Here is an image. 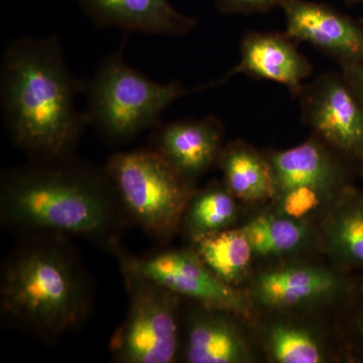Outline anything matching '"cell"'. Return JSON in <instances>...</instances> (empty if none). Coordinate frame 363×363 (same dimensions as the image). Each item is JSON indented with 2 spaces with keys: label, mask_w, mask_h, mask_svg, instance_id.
Wrapping results in <instances>:
<instances>
[{
  "label": "cell",
  "mask_w": 363,
  "mask_h": 363,
  "mask_svg": "<svg viewBox=\"0 0 363 363\" xmlns=\"http://www.w3.org/2000/svg\"><path fill=\"white\" fill-rule=\"evenodd\" d=\"M121 267L130 307L111 341L114 358L123 363L175 362L180 347L182 298L133 267Z\"/></svg>",
  "instance_id": "cell-6"
},
{
  "label": "cell",
  "mask_w": 363,
  "mask_h": 363,
  "mask_svg": "<svg viewBox=\"0 0 363 363\" xmlns=\"http://www.w3.org/2000/svg\"><path fill=\"white\" fill-rule=\"evenodd\" d=\"M336 204L325 221V242L337 259L363 267V193L348 188Z\"/></svg>",
  "instance_id": "cell-17"
},
{
  "label": "cell",
  "mask_w": 363,
  "mask_h": 363,
  "mask_svg": "<svg viewBox=\"0 0 363 363\" xmlns=\"http://www.w3.org/2000/svg\"><path fill=\"white\" fill-rule=\"evenodd\" d=\"M267 348L279 363H320L324 351L312 333L302 327L276 324L267 333Z\"/></svg>",
  "instance_id": "cell-20"
},
{
  "label": "cell",
  "mask_w": 363,
  "mask_h": 363,
  "mask_svg": "<svg viewBox=\"0 0 363 363\" xmlns=\"http://www.w3.org/2000/svg\"><path fill=\"white\" fill-rule=\"evenodd\" d=\"M65 238L30 235L2 267V317L38 337L75 330L90 312L89 281Z\"/></svg>",
  "instance_id": "cell-3"
},
{
  "label": "cell",
  "mask_w": 363,
  "mask_h": 363,
  "mask_svg": "<svg viewBox=\"0 0 363 363\" xmlns=\"http://www.w3.org/2000/svg\"><path fill=\"white\" fill-rule=\"evenodd\" d=\"M95 26L150 35H183L198 26L168 0H77Z\"/></svg>",
  "instance_id": "cell-13"
},
{
  "label": "cell",
  "mask_w": 363,
  "mask_h": 363,
  "mask_svg": "<svg viewBox=\"0 0 363 363\" xmlns=\"http://www.w3.org/2000/svg\"><path fill=\"white\" fill-rule=\"evenodd\" d=\"M86 116L98 133L121 142L157 126L162 112L192 92L180 82L160 84L126 63L123 49L107 57L85 83Z\"/></svg>",
  "instance_id": "cell-4"
},
{
  "label": "cell",
  "mask_w": 363,
  "mask_h": 363,
  "mask_svg": "<svg viewBox=\"0 0 363 363\" xmlns=\"http://www.w3.org/2000/svg\"><path fill=\"white\" fill-rule=\"evenodd\" d=\"M347 285L333 272L311 266H292L264 272L255 279L252 298L269 309L303 307L337 297Z\"/></svg>",
  "instance_id": "cell-14"
},
{
  "label": "cell",
  "mask_w": 363,
  "mask_h": 363,
  "mask_svg": "<svg viewBox=\"0 0 363 363\" xmlns=\"http://www.w3.org/2000/svg\"><path fill=\"white\" fill-rule=\"evenodd\" d=\"M267 157L276 195L288 189L306 186L340 197L350 188L347 169L341 161L343 157L316 136L291 149L272 152Z\"/></svg>",
  "instance_id": "cell-11"
},
{
  "label": "cell",
  "mask_w": 363,
  "mask_h": 363,
  "mask_svg": "<svg viewBox=\"0 0 363 363\" xmlns=\"http://www.w3.org/2000/svg\"><path fill=\"white\" fill-rule=\"evenodd\" d=\"M297 98L313 135L363 169V104L343 74L317 76Z\"/></svg>",
  "instance_id": "cell-7"
},
{
  "label": "cell",
  "mask_w": 363,
  "mask_h": 363,
  "mask_svg": "<svg viewBox=\"0 0 363 363\" xmlns=\"http://www.w3.org/2000/svg\"><path fill=\"white\" fill-rule=\"evenodd\" d=\"M195 245L202 262L227 285L235 286L247 277L253 250L245 226L226 229Z\"/></svg>",
  "instance_id": "cell-18"
},
{
  "label": "cell",
  "mask_w": 363,
  "mask_h": 363,
  "mask_svg": "<svg viewBox=\"0 0 363 363\" xmlns=\"http://www.w3.org/2000/svg\"><path fill=\"white\" fill-rule=\"evenodd\" d=\"M123 213L157 240H167L182 221L194 194L155 149L112 155L104 166Z\"/></svg>",
  "instance_id": "cell-5"
},
{
  "label": "cell",
  "mask_w": 363,
  "mask_h": 363,
  "mask_svg": "<svg viewBox=\"0 0 363 363\" xmlns=\"http://www.w3.org/2000/svg\"><path fill=\"white\" fill-rule=\"evenodd\" d=\"M223 135V124L215 116L174 121L159 126L154 149L193 184L218 160Z\"/></svg>",
  "instance_id": "cell-12"
},
{
  "label": "cell",
  "mask_w": 363,
  "mask_h": 363,
  "mask_svg": "<svg viewBox=\"0 0 363 363\" xmlns=\"http://www.w3.org/2000/svg\"><path fill=\"white\" fill-rule=\"evenodd\" d=\"M345 1L350 2V4H363V0H345Z\"/></svg>",
  "instance_id": "cell-26"
},
{
  "label": "cell",
  "mask_w": 363,
  "mask_h": 363,
  "mask_svg": "<svg viewBox=\"0 0 363 363\" xmlns=\"http://www.w3.org/2000/svg\"><path fill=\"white\" fill-rule=\"evenodd\" d=\"M341 73L363 104V61L341 68Z\"/></svg>",
  "instance_id": "cell-24"
},
{
  "label": "cell",
  "mask_w": 363,
  "mask_h": 363,
  "mask_svg": "<svg viewBox=\"0 0 363 363\" xmlns=\"http://www.w3.org/2000/svg\"><path fill=\"white\" fill-rule=\"evenodd\" d=\"M118 253L121 264L133 267L179 297L235 315L250 313L247 296L217 278L195 250H164L143 257Z\"/></svg>",
  "instance_id": "cell-8"
},
{
  "label": "cell",
  "mask_w": 363,
  "mask_h": 363,
  "mask_svg": "<svg viewBox=\"0 0 363 363\" xmlns=\"http://www.w3.org/2000/svg\"><path fill=\"white\" fill-rule=\"evenodd\" d=\"M274 198L278 199L279 214L301 221L316 212L327 202L339 199L338 196L322 189L306 186L288 189L277 194Z\"/></svg>",
  "instance_id": "cell-22"
},
{
  "label": "cell",
  "mask_w": 363,
  "mask_h": 363,
  "mask_svg": "<svg viewBox=\"0 0 363 363\" xmlns=\"http://www.w3.org/2000/svg\"><path fill=\"white\" fill-rule=\"evenodd\" d=\"M217 162L223 174L224 185L236 199L262 202L276 196L269 157L250 145L230 143L221 150Z\"/></svg>",
  "instance_id": "cell-16"
},
{
  "label": "cell",
  "mask_w": 363,
  "mask_h": 363,
  "mask_svg": "<svg viewBox=\"0 0 363 363\" xmlns=\"http://www.w3.org/2000/svg\"><path fill=\"white\" fill-rule=\"evenodd\" d=\"M240 59L222 77L196 89L205 91L225 84L235 75L272 81L288 88L297 98L311 77L313 65L286 33L247 32L240 40Z\"/></svg>",
  "instance_id": "cell-10"
},
{
  "label": "cell",
  "mask_w": 363,
  "mask_h": 363,
  "mask_svg": "<svg viewBox=\"0 0 363 363\" xmlns=\"http://www.w3.org/2000/svg\"><path fill=\"white\" fill-rule=\"evenodd\" d=\"M264 225V245L260 250L262 257L283 255L296 252L305 245L309 236L303 221L296 220L283 214L259 216Z\"/></svg>",
  "instance_id": "cell-21"
},
{
  "label": "cell",
  "mask_w": 363,
  "mask_h": 363,
  "mask_svg": "<svg viewBox=\"0 0 363 363\" xmlns=\"http://www.w3.org/2000/svg\"><path fill=\"white\" fill-rule=\"evenodd\" d=\"M285 33L312 45L341 68L363 61V26L337 9L308 0H283Z\"/></svg>",
  "instance_id": "cell-9"
},
{
  "label": "cell",
  "mask_w": 363,
  "mask_h": 363,
  "mask_svg": "<svg viewBox=\"0 0 363 363\" xmlns=\"http://www.w3.org/2000/svg\"><path fill=\"white\" fill-rule=\"evenodd\" d=\"M123 212L104 169L72 156L33 159L1 179L2 222L30 235L111 243Z\"/></svg>",
  "instance_id": "cell-2"
},
{
  "label": "cell",
  "mask_w": 363,
  "mask_h": 363,
  "mask_svg": "<svg viewBox=\"0 0 363 363\" xmlns=\"http://www.w3.org/2000/svg\"><path fill=\"white\" fill-rule=\"evenodd\" d=\"M85 91L67 66L54 35L18 38L6 45L0 68V102L14 145L33 159L72 156L86 124L76 98Z\"/></svg>",
  "instance_id": "cell-1"
},
{
  "label": "cell",
  "mask_w": 363,
  "mask_h": 363,
  "mask_svg": "<svg viewBox=\"0 0 363 363\" xmlns=\"http://www.w3.org/2000/svg\"><path fill=\"white\" fill-rule=\"evenodd\" d=\"M283 0H214L221 14L264 13L281 6Z\"/></svg>",
  "instance_id": "cell-23"
},
{
  "label": "cell",
  "mask_w": 363,
  "mask_h": 363,
  "mask_svg": "<svg viewBox=\"0 0 363 363\" xmlns=\"http://www.w3.org/2000/svg\"><path fill=\"white\" fill-rule=\"evenodd\" d=\"M355 329H357L358 337L362 339L363 342V309L360 311L359 314H358Z\"/></svg>",
  "instance_id": "cell-25"
},
{
  "label": "cell",
  "mask_w": 363,
  "mask_h": 363,
  "mask_svg": "<svg viewBox=\"0 0 363 363\" xmlns=\"http://www.w3.org/2000/svg\"><path fill=\"white\" fill-rule=\"evenodd\" d=\"M235 199L225 185L217 184L193 194L184 213L191 240L197 242L229 229L238 217Z\"/></svg>",
  "instance_id": "cell-19"
},
{
  "label": "cell",
  "mask_w": 363,
  "mask_h": 363,
  "mask_svg": "<svg viewBox=\"0 0 363 363\" xmlns=\"http://www.w3.org/2000/svg\"><path fill=\"white\" fill-rule=\"evenodd\" d=\"M233 313L198 304L189 315L185 359L189 363H245L252 352Z\"/></svg>",
  "instance_id": "cell-15"
}]
</instances>
